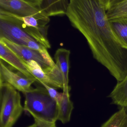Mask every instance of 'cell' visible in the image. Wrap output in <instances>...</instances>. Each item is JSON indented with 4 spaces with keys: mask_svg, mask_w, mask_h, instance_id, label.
<instances>
[{
    "mask_svg": "<svg viewBox=\"0 0 127 127\" xmlns=\"http://www.w3.org/2000/svg\"><path fill=\"white\" fill-rule=\"evenodd\" d=\"M103 0H70L66 15L85 38L94 58L102 65L121 59L126 49L115 38Z\"/></svg>",
    "mask_w": 127,
    "mask_h": 127,
    "instance_id": "1",
    "label": "cell"
},
{
    "mask_svg": "<svg viewBox=\"0 0 127 127\" xmlns=\"http://www.w3.org/2000/svg\"><path fill=\"white\" fill-rule=\"evenodd\" d=\"M24 95V111L34 118L39 127H56L58 106L45 88H38Z\"/></svg>",
    "mask_w": 127,
    "mask_h": 127,
    "instance_id": "2",
    "label": "cell"
},
{
    "mask_svg": "<svg viewBox=\"0 0 127 127\" xmlns=\"http://www.w3.org/2000/svg\"><path fill=\"white\" fill-rule=\"evenodd\" d=\"M0 127H12L24 111L18 91L8 83H0Z\"/></svg>",
    "mask_w": 127,
    "mask_h": 127,
    "instance_id": "3",
    "label": "cell"
},
{
    "mask_svg": "<svg viewBox=\"0 0 127 127\" xmlns=\"http://www.w3.org/2000/svg\"><path fill=\"white\" fill-rule=\"evenodd\" d=\"M0 13L19 17L34 16L46 25L50 21L49 16L39 8L35 7L23 0H0Z\"/></svg>",
    "mask_w": 127,
    "mask_h": 127,
    "instance_id": "4",
    "label": "cell"
},
{
    "mask_svg": "<svg viewBox=\"0 0 127 127\" xmlns=\"http://www.w3.org/2000/svg\"><path fill=\"white\" fill-rule=\"evenodd\" d=\"M1 38L24 46L28 40L34 39L22 28L14 17L0 13V38Z\"/></svg>",
    "mask_w": 127,
    "mask_h": 127,
    "instance_id": "5",
    "label": "cell"
},
{
    "mask_svg": "<svg viewBox=\"0 0 127 127\" xmlns=\"http://www.w3.org/2000/svg\"><path fill=\"white\" fill-rule=\"evenodd\" d=\"M36 81H37L36 78H28L14 72L7 67L0 60V83H8L16 90L23 93L33 90L34 88L31 87V85Z\"/></svg>",
    "mask_w": 127,
    "mask_h": 127,
    "instance_id": "6",
    "label": "cell"
},
{
    "mask_svg": "<svg viewBox=\"0 0 127 127\" xmlns=\"http://www.w3.org/2000/svg\"><path fill=\"white\" fill-rule=\"evenodd\" d=\"M0 41L23 60L36 61L40 65L43 70L50 66L38 51L12 42L4 38H0Z\"/></svg>",
    "mask_w": 127,
    "mask_h": 127,
    "instance_id": "7",
    "label": "cell"
},
{
    "mask_svg": "<svg viewBox=\"0 0 127 127\" xmlns=\"http://www.w3.org/2000/svg\"><path fill=\"white\" fill-rule=\"evenodd\" d=\"M0 58L1 60L9 64L27 78H36L25 65L22 60L0 41Z\"/></svg>",
    "mask_w": 127,
    "mask_h": 127,
    "instance_id": "8",
    "label": "cell"
},
{
    "mask_svg": "<svg viewBox=\"0 0 127 127\" xmlns=\"http://www.w3.org/2000/svg\"><path fill=\"white\" fill-rule=\"evenodd\" d=\"M71 52L69 50L59 48L54 54V59L56 65L62 75L64 80L63 91L70 92L71 87L69 85V73L70 68V57Z\"/></svg>",
    "mask_w": 127,
    "mask_h": 127,
    "instance_id": "9",
    "label": "cell"
},
{
    "mask_svg": "<svg viewBox=\"0 0 127 127\" xmlns=\"http://www.w3.org/2000/svg\"><path fill=\"white\" fill-rule=\"evenodd\" d=\"M70 0H42L40 9L49 17L66 15Z\"/></svg>",
    "mask_w": 127,
    "mask_h": 127,
    "instance_id": "10",
    "label": "cell"
},
{
    "mask_svg": "<svg viewBox=\"0 0 127 127\" xmlns=\"http://www.w3.org/2000/svg\"><path fill=\"white\" fill-rule=\"evenodd\" d=\"M113 34L118 42L127 50V18L121 17L109 19Z\"/></svg>",
    "mask_w": 127,
    "mask_h": 127,
    "instance_id": "11",
    "label": "cell"
},
{
    "mask_svg": "<svg viewBox=\"0 0 127 127\" xmlns=\"http://www.w3.org/2000/svg\"><path fill=\"white\" fill-rule=\"evenodd\" d=\"M22 60L32 74L37 79V81L43 82L55 89L60 88L63 89V87L46 74L38 63L34 60L25 61Z\"/></svg>",
    "mask_w": 127,
    "mask_h": 127,
    "instance_id": "12",
    "label": "cell"
},
{
    "mask_svg": "<svg viewBox=\"0 0 127 127\" xmlns=\"http://www.w3.org/2000/svg\"><path fill=\"white\" fill-rule=\"evenodd\" d=\"M57 104L58 109L57 121L63 124L69 122L74 109V104L70 99L69 92L63 91L62 99Z\"/></svg>",
    "mask_w": 127,
    "mask_h": 127,
    "instance_id": "13",
    "label": "cell"
},
{
    "mask_svg": "<svg viewBox=\"0 0 127 127\" xmlns=\"http://www.w3.org/2000/svg\"><path fill=\"white\" fill-rule=\"evenodd\" d=\"M109 97L112 103L127 109V74L124 80L118 82Z\"/></svg>",
    "mask_w": 127,
    "mask_h": 127,
    "instance_id": "14",
    "label": "cell"
},
{
    "mask_svg": "<svg viewBox=\"0 0 127 127\" xmlns=\"http://www.w3.org/2000/svg\"><path fill=\"white\" fill-rule=\"evenodd\" d=\"M101 127H127V109L122 107Z\"/></svg>",
    "mask_w": 127,
    "mask_h": 127,
    "instance_id": "15",
    "label": "cell"
},
{
    "mask_svg": "<svg viewBox=\"0 0 127 127\" xmlns=\"http://www.w3.org/2000/svg\"><path fill=\"white\" fill-rule=\"evenodd\" d=\"M25 47L38 51L50 66L53 67L56 64L48 52L46 47L37 42L34 39H30L26 41Z\"/></svg>",
    "mask_w": 127,
    "mask_h": 127,
    "instance_id": "16",
    "label": "cell"
},
{
    "mask_svg": "<svg viewBox=\"0 0 127 127\" xmlns=\"http://www.w3.org/2000/svg\"><path fill=\"white\" fill-rule=\"evenodd\" d=\"M107 15L109 19L117 17L127 18V1L121 2L108 10Z\"/></svg>",
    "mask_w": 127,
    "mask_h": 127,
    "instance_id": "17",
    "label": "cell"
},
{
    "mask_svg": "<svg viewBox=\"0 0 127 127\" xmlns=\"http://www.w3.org/2000/svg\"><path fill=\"white\" fill-rule=\"evenodd\" d=\"M47 91L50 96L58 103L62 99L63 96V93L58 92L55 88L48 86L47 84L42 82H39Z\"/></svg>",
    "mask_w": 127,
    "mask_h": 127,
    "instance_id": "18",
    "label": "cell"
},
{
    "mask_svg": "<svg viewBox=\"0 0 127 127\" xmlns=\"http://www.w3.org/2000/svg\"><path fill=\"white\" fill-rule=\"evenodd\" d=\"M107 10L124 1V0H103Z\"/></svg>",
    "mask_w": 127,
    "mask_h": 127,
    "instance_id": "19",
    "label": "cell"
},
{
    "mask_svg": "<svg viewBox=\"0 0 127 127\" xmlns=\"http://www.w3.org/2000/svg\"><path fill=\"white\" fill-rule=\"evenodd\" d=\"M35 7L39 8L42 0H23Z\"/></svg>",
    "mask_w": 127,
    "mask_h": 127,
    "instance_id": "20",
    "label": "cell"
},
{
    "mask_svg": "<svg viewBox=\"0 0 127 127\" xmlns=\"http://www.w3.org/2000/svg\"><path fill=\"white\" fill-rule=\"evenodd\" d=\"M38 127L37 125L35 123H34L32 125L29 126V127Z\"/></svg>",
    "mask_w": 127,
    "mask_h": 127,
    "instance_id": "21",
    "label": "cell"
},
{
    "mask_svg": "<svg viewBox=\"0 0 127 127\" xmlns=\"http://www.w3.org/2000/svg\"><path fill=\"white\" fill-rule=\"evenodd\" d=\"M127 1V0H124V1ZM123 1H122V2H123Z\"/></svg>",
    "mask_w": 127,
    "mask_h": 127,
    "instance_id": "22",
    "label": "cell"
}]
</instances>
